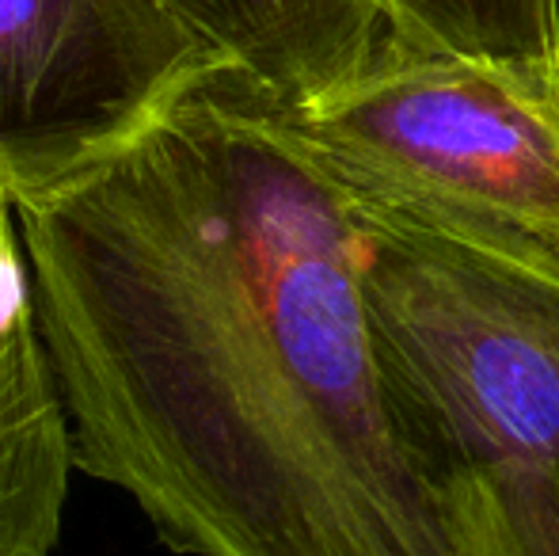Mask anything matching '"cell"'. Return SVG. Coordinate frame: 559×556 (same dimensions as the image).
I'll return each mask as SVG.
<instances>
[{
  "label": "cell",
  "instance_id": "obj_1",
  "mask_svg": "<svg viewBox=\"0 0 559 556\" xmlns=\"http://www.w3.org/2000/svg\"><path fill=\"white\" fill-rule=\"evenodd\" d=\"M76 473L183 556H461L358 275L282 107L210 66L130 141L15 199Z\"/></svg>",
  "mask_w": 559,
  "mask_h": 556
},
{
  "label": "cell",
  "instance_id": "obj_2",
  "mask_svg": "<svg viewBox=\"0 0 559 556\" xmlns=\"http://www.w3.org/2000/svg\"><path fill=\"white\" fill-rule=\"evenodd\" d=\"M350 214L377 351L438 488L556 473L559 263L366 202Z\"/></svg>",
  "mask_w": 559,
  "mask_h": 556
},
{
  "label": "cell",
  "instance_id": "obj_3",
  "mask_svg": "<svg viewBox=\"0 0 559 556\" xmlns=\"http://www.w3.org/2000/svg\"><path fill=\"white\" fill-rule=\"evenodd\" d=\"M282 115L350 202L559 263V88L381 35L361 73Z\"/></svg>",
  "mask_w": 559,
  "mask_h": 556
},
{
  "label": "cell",
  "instance_id": "obj_4",
  "mask_svg": "<svg viewBox=\"0 0 559 556\" xmlns=\"http://www.w3.org/2000/svg\"><path fill=\"white\" fill-rule=\"evenodd\" d=\"M210 66L164 0H0V184L20 199L88 168Z\"/></svg>",
  "mask_w": 559,
  "mask_h": 556
},
{
  "label": "cell",
  "instance_id": "obj_5",
  "mask_svg": "<svg viewBox=\"0 0 559 556\" xmlns=\"http://www.w3.org/2000/svg\"><path fill=\"white\" fill-rule=\"evenodd\" d=\"M73 473V438L38 328L20 206L0 184V556L58 549Z\"/></svg>",
  "mask_w": 559,
  "mask_h": 556
},
{
  "label": "cell",
  "instance_id": "obj_6",
  "mask_svg": "<svg viewBox=\"0 0 559 556\" xmlns=\"http://www.w3.org/2000/svg\"><path fill=\"white\" fill-rule=\"evenodd\" d=\"M225 69L282 107H309L369 66L377 0H164Z\"/></svg>",
  "mask_w": 559,
  "mask_h": 556
},
{
  "label": "cell",
  "instance_id": "obj_7",
  "mask_svg": "<svg viewBox=\"0 0 559 556\" xmlns=\"http://www.w3.org/2000/svg\"><path fill=\"white\" fill-rule=\"evenodd\" d=\"M404 50L487 61L559 88V0H377Z\"/></svg>",
  "mask_w": 559,
  "mask_h": 556
},
{
  "label": "cell",
  "instance_id": "obj_8",
  "mask_svg": "<svg viewBox=\"0 0 559 556\" xmlns=\"http://www.w3.org/2000/svg\"><path fill=\"white\" fill-rule=\"evenodd\" d=\"M449 519L461 556H559V469L453 484Z\"/></svg>",
  "mask_w": 559,
  "mask_h": 556
}]
</instances>
